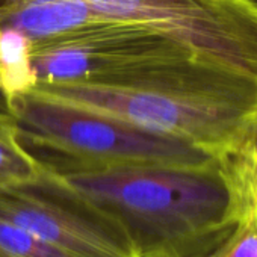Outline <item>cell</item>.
I'll list each match as a JSON object with an SVG mask.
<instances>
[{"mask_svg": "<svg viewBox=\"0 0 257 257\" xmlns=\"http://www.w3.org/2000/svg\"><path fill=\"white\" fill-rule=\"evenodd\" d=\"M41 170L43 162L28 150L17 121L0 107V189L31 180Z\"/></svg>", "mask_w": 257, "mask_h": 257, "instance_id": "ba28073f", "label": "cell"}, {"mask_svg": "<svg viewBox=\"0 0 257 257\" xmlns=\"http://www.w3.org/2000/svg\"><path fill=\"white\" fill-rule=\"evenodd\" d=\"M104 20L158 31L257 77V0H85Z\"/></svg>", "mask_w": 257, "mask_h": 257, "instance_id": "277c9868", "label": "cell"}, {"mask_svg": "<svg viewBox=\"0 0 257 257\" xmlns=\"http://www.w3.org/2000/svg\"><path fill=\"white\" fill-rule=\"evenodd\" d=\"M5 109L19 124L22 140L55 153L52 168L131 164H207L210 153L153 132L103 110L52 97L37 89L14 92Z\"/></svg>", "mask_w": 257, "mask_h": 257, "instance_id": "3957f363", "label": "cell"}, {"mask_svg": "<svg viewBox=\"0 0 257 257\" xmlns=\"http://www.w3.org/2000/svg\"><path fill=\"white\" fill-rule=\"evenodd\" d=\"M104 22L85 0H0V31L26 38L32 47Z\"/></svg>", "mask_w": 257, "mask_h": 257, "instance_id": "52a82bcc", "label": "cell"}, {"mask_svg": "<svg viewBox=\"0 0 257 257\" xmlns=\"http://www.w3.org/2000/svg\"><path fill=\"white\" fill-rule=\"evenodd\" d=\"M221 159L236 186L240 213L245 209L257 210V128L239 150Z\"/></svg>", "mask_w": 257, "mask_h": 257, "instance_id": "9c48e42d", "label": "cell"}, {"mask_svg": "<svg viewBox=\"0 0 257 257\" xmlns=\"http://www.w3.org/2000/svg\"><path fill=\"white\" fill-rule=\"evenodd\" d=\"M182 49L189 47L150 28L98 23L32 47L31 88L46 83L106 85Z\"/></svg>", "mask_w": 257, "mask_h": 257, "instance_id": "8992f818", "label": "cell"}, {"mask_svg": "<svg viewBox=\"0 0 257 257\" xmlns=\"http://www.w3.org/2000/svg\"><path fill=\"white\" fill-rule=\"evenodd\" d=\"M0 257H70L26 228L0 216Z\"/></svg>", "mask_w": 257, "mask_h": 257, "instance_id": "30bf717a", "label": "cell"}, {"mask_svg": "<svg viewBox=\"0 0 257 257\" xmlns=\"http://www.w3.org/2000/svg\"><path fill=\"white\" fill-rule=\"evenodd\" d=\"M52 170L122 228L135 257H209L240 215L222 159Z\"/></svg>", "mask_w": 257, "mask_h": 257, "instance_id": "7a4b0ae2", "label": "cell"}, {"mask_svg": "<svg viewBox=\"0 0 257 257\" xmlns=\"http://www.w3.org/2000/svg\"><path fill=\"white\" fill-rule=\"evenodd\" d=\"M2 104L5 106V103H4V98H2V95H0V107H2Z\"/></svg>", "mask_w": 257, "mask_h": 257, "instance_id": "7c38bea8", "label": "cell"}, {"mask_svg": "<svg viewBox=\"0 0 257 257\" xmlns=\"http://www.w3.org/2000/svg\"><path fill=\"white\" fill-rule=\"evenodd\" d=\"M0 216L70 257H135L122 228L46 164L0 189Z\"/></svg>", "mask_w": 257, "mask_h": 257, "instance_id": "5b68a950", "label": "cell"}, {"mask_svg": "<svg viewBox=\"0 0 257 257\" xmlns=\"http://www.w3.org/2000/svg\"><path fill=\"white\" fill-rule=\"evenodd\" d=\"M209 257H257V210L245 209L230 234Z\"/></svg>", "mask_w": 257, "mask_h": 257, "instance_id": "8fae6325", "label": "cell"}, {"mask_svg": "<svg viewBox=\"0 0 257 257\" xmlns=\"http://www.w3.org/2000/svg\"><path fill=\"white\" fill-rule=\"evenodd\" d=\"M31 89L124 118L215 158L239 150L257 128V77L191 49L106 85L46 83Z\"/></svg>", "mask_w": 257, "mask_h": 257, "instance_id": "6da1fadb", "label": "cell"}]
</instances>
